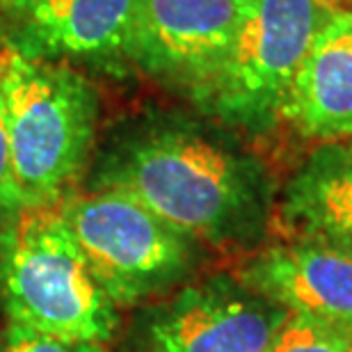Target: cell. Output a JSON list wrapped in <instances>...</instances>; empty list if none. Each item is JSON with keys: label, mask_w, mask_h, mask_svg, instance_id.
Segmentation results:
<instances>
[{"label": "cell", "mask_w": 352, "mask_h": 352, "mask_svg": "<svg viewBox=\"0 0 352 352\" xmlns=\"http://www.w3.org/2000/svg\"><path fill=\"white\" fill-rule=\"evenodd\" d=\"M89 190L138 199L206 248L256 252L274 220V190L256 156L186 117L131 124L96 160Z\"/></svg>", "instance_id": "1"}, {"label": "cell", "mask_w": 352, "mask_h": 352, "mask_svg": "<svg viewBox=\"0 0 352 352\" xmlns=\"http://www.w3.org/2000/svg\"><path fill=\"white\" fill-rule=\"evenodd\" d=\"M0 352H110L105 343L94 341H69L58 336L39 334L34 329L7 325L0 341Z\"/></svg>", "instance_id": "14"}, {"label": "cell", "mask_w": 352, "mask_h": 352, "mask_svg": "<svg viewBox=\"0 0 352 352\" xmlns=\"http://www.w3.org/2000/svg\"><path fill=\"white\" fill-rule=\"evenodd\" d=\"M288 311L238 274H201L135 309L126 352H265Z\"/></svg>", "instance_id": "6"}, {"label": "cell", "mask_w": 352, "mask_h": 352, "mask_svg": "<svg viewBox=\"0 0 352 352\" xmlns=\"http://www.w3.org/2000/svg\"><path fill=\"white\" fill-rule=\"evenodd\" d=\"M245 0H135L129 65L195 96L217 74Z\"/></svg>", "instance_id": "8"}, {"label": "cell", "mask_w": 352, "mask_h": 352, "mask_svg": "<svg viewBox=\"0 0 352 352\" xmlns=\"http://www.w3.org/2000/svg\"><path fill=\"white\" fill-rule=\"evenodd\" d=\"M0 98L14 172L30 208L55 206L94 149L101 101L74 67L0 46Z\"/></svg>", "instance_id": "2"}, {"label": "cell", "mask_w": 352, "mask_h": 352, "mask_svg": "<svg viewBox=\"0 0 352 352\" xmlns=\"http://www.w3.org/2000/svg\"><path fill=\"white\" fill-rule=\"evenodd\" d=\"M30 210L23 190L19 186L16 172H14L12 160V146L10 135L5 126V112H3V98H0V224H12L16 217H21Z\"/></svg>", "instance_id": "13"}, {"label": "cell", "mask_w": 352, "mask_h": 352, "mask_svg": "<svg viewBox=\"0 0 352 352\" xmlns=\"http://www.w3.org/2000/svg\"><path fill=\"white\" fill-rule=\"evenodd\" d=\"M352 339L307 316L288 314L265 352H348Z\"/></svg>", "instance_id": "12"}, {"label": "cell", "mask_w": 352, "mask_h": 352, "mask_svg": "<svg viewBox=\"0 0 352 352\" xmlns=\"http://www.w3.org/2000/svg\"><path fill=\"white\" fill-rule=\"evenodd\" d=\"M0 341H3V336H0Z\"/></svg>", "instance_id": "16"}, {"label": "cell", "mask_w": 352, "mask_h": 352, "mask_svg": "<svg viewBox=\"0 0 352 352\" xmlns=\"http://www.w3.org/2000/svg\"><path fill=\"white\" fill-rule=\"evenodd\" d=\"M334 7V0H245L227 58L192 96L197 105L231 129H270Z\"/></svg>", "instance_id": "5"}, {"label": "cell", "mask_w": 352, "mask_h": 352, "mask_svg": "<svg viewBox=\"0 0 352 352\" xmlns=\"http://www.w3.org/2000/svg\"><path fill=\"white\" fill-rule=\"evenodd\" d=\"M135 0H0L5 46L25 58L122 76Z\"/></svg>", "instance_id": "7"}, {"label": "cell", "mask_w": 352, "mask_h": 352, "mask_svg": "<svg viewBox=\"0 0 352 352\" xmlns=\"http://www.w3.org/2000/svg\"><path fill=\"white\" fill-rule=\"evenodd\" d=\"M238 277L288 314L352 339V254L281 238L252 252Z\"/></svg>", "instance_id": "9"}, {"label": "cell", "mask_w": 352, "mask_h": 352, "mask_svg": "<svg viewBox=\"0 0 352 352\" xmlns=\"http://www.w3.org/2000/svg\"><path fill=\"white\" fill-rule=\"evenodd\" d=\"M55 206L119 311L149 305L199 277L208 256L206 245L117 190L67 195Z\"/></svg>", "instance_id": "4"}, {"label": "cell", "mask_w": 352, "mask_h": 352, "mask_svg": "<svg viewBox=\"0 0 352 352\" xmlns=\"http://www.w3.org/2000/svg\"><path fill=\"white\" fill-rule=\"evenodd\" d=\"M348 352H352V348H350V350H348Z\"/></svg>", "instance_id": "17"}, {"label": "cell", "mask_w": 352, "mask_h": 352, "mask_svg": "<svg viewBox=\"0 0 352 352\" xmlns=\"http://www.w3.org/2000/svg\"><path fill=\"white\" fill-rule=\"evenodd\" d=\"M272 222L281 238L352 254V140L309 153L281 190Z\"/></svg>", "instance_id": "11"}, {"label": "cell", "mask_w": 352, "mask_h": 352, "mask_svg": "<svg viewBox=\"0 0 352 352\" xmlns=\"http://www.w3.org/2000/svg\"><path fill=\"white\" fill-rule=\"evenodd\" d=\"M279 119L320 144L352 140V10L334 7L320 23Z\"/></svg>", "instance_id": "10"}, {"label": "cell", "mask_w": 352, "mask_h": 352, "mask_svg": "<svg viewBox=\"0 0 352 352\" xmlns=\"http://www.w3.org/2000/svg\"><path fill=\"white\" fill-rule=\"evenodd\" d=\"M0 309L10 325L69 341L108 343L122 327L58 206L0 229Z\"/></svg>", "instance_id": "3"}, {"label": "cell", "mask_w": 352, "mask_h": 352, "mask_svg": "<svg viewBox=\"0 0 352 352\" xmlns=\"http://www.w3.org/2000/svg\"><path fill=\"white\" fill-rule=\"evenodd\" d=\"M5 44V39H3V28H0V46Z\"/></svg>", "instance_id": "15"}]
</instances>
